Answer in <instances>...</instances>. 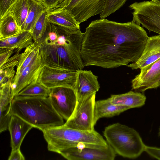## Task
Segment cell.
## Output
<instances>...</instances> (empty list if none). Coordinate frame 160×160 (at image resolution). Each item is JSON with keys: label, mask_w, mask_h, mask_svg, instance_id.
<instances>
[{"label": "cell", "mask_w": 160, "mask_h": 160, "mask_svg": "<svg viewBox=\"0 0 160 160\" xmlns=\"http://www.w3.org/2000/svg\"><path fill=\"white\" fill-rule=\"evenodd\" d=\"M148 38L143 28L133 21H93L83 37L81 55L84 66L112 68L127 66L140 57Z\"/></svg>", "instance_id": "6da1fadb"}, {"label": "cell", "mask_w": 160, "mask_h": 160, "mask_svg": "<svg viewBox=\"0 0 160 160\" xmlns=\"http://www.w3.org/2000/svg\"><path fill=\"white\" fill-rule=\"evenodd\" d=\"M10 113L42 131L64 124L63 119L55 110L49 97L14 98Z\"/></svg>", "instance_id": "7a4b0ae2"}, {"label": "cell", "mask_w": 160, "mask_h": 160, "mask_svg": "<svg viewBox=\"0 0 160 160\" xmlns=\"http://www.w3.org/2000/svg\"><path fill=\"white\" fill-rule=\"evenodd\" d=\"M83 34L81 32L64 46L42 43L40 50L44 66L61 70L82 69L84 67L81 55Z\"/></svg>", "instance_id": "3957f363"}, {"label": "cell", "mask_w": 160, "mask_h": 160, "mask_svg": "<svg viewBox=\"0 0 160 160\" xmlns=\"http://www.w3.org/2000/svg\"><path fill=\"white\" fill-rule=\"evenodd\" d=\"M49 151L58 153L61 150L75 144L83 143L107 146L108 144L98 132L82 131L61 126L47 128L42 131Z\"/></svg>", "instance_id": "277c9868"}, {"label": "cell", "mask_w": 160, "mask_h": 160, "mask_svg": "<svg viewBox=\"0 0 160 160\" xmlns=\"http://www.w3.org/2000/svg\"><path fill=\"white\" fill-rule=\"evenodd\" d=\"M103 135L116 153L124 158H136L144 152L145 145L134 129L117 123L106 127Z\"/></svg>", "instance_id": "5b68a950"}, {"label": "cell", "mask_w": 160, "mask_h": 160, "mask_svg": "<svg viewBox=\"0 0 160 160\" xmlns=\"http://www.w3.org/2000/svg\"><path fill=\"white\" fill-rule=\"evenodd\" d=\"M58 153L69 160H113L116 154L109 144L105 146L83 143H75Z\"/></svg>", "instance_id": "8992f818"}, {"label": "cell", "mask_w": 160, "mask_h": 160, "mask_svg": "<svg viewBox=\"0 0 160 160\" xmlns=\"http://www.w3.org/2000/svg\"><path fill=\"white\" fill-rule=\"evenodd\" d=\"M96 94L94 93L78 99L72 115L63 125L82 131L95 130L94 127L96 123L94 108Z\"/></svg>", "instance_id": "52a82bcc"}, {"label": "cell", "mask_w": 160, "mask_h": 160, "mask_svg": "<svg viewBox=\"0 0 160 160\" xmlns=\"http://www.w3.org/2000/svg\"><path fill=\"white\" fill-rule=\"evenodd\" d=\"M130 9L133 11L132 20L142 25L149 32L160 35V5L153 1L135 2L131 4Z\"/></svg>", "instance_id": "ba28073f"}, {"label": "cell", "mask_w": 160, "mask_h": 160, "mask_svg": "<svg viewBox=\"0 0 160 160\" xmlns=\"http://www.w3.org/2000/svg\"><path fill=\"white\" fill-rule=\"evenodd\" d=\"M49 98L57 113L63 119L68 120L72 115L78 102L75 88L67 87L52 88Z\"/></svg>", "instance_id": "9c48e42d"}, {"label": "cell", "mask_w": 160, "mask_h": 160, "mask_svg": "<svg viewBox=\"0 0 160 160\" xmlns=\"http://www.w3.org/2000/svg\"><path fill=\"white\" fill-rule=\"evenodd\" d=\"M105 2V0H64L58 7L69 11L80 24L92 17L101 14Z\"/></svg>", "instance_id": "30bf717a"}, {"label": "cell", "mask_w": 160, "mask_h": 160, "mask_svg": "<svg viewBox=\"0 0 160 160\" xmlns=\"http://www.w3.org/2000/svg\"><path fill=\"white\" fill-rule=\"evenodd\" d=\"M77 71L58 70L44 66L38 82L51 89L58 87L75 88Z\"/></svg>", "instance_id": "8fae6325"}, {"label": "cell", "mask_w": 160, "mask_h": 160, "mask_svg": "<svg viewBox=\"0 0 160 160\" xmlns=\"http://www.w3.org/2000/svg\"><path fill=\"white\" fill-rule=\"evenodd\" d=\"M44 66L39 48L33 59L23 69L17 80L12 82L16 84V88L12 92L13 98L27 86L38 82Z\"/></svg>", "instance_id": "7c38bea8"}, {"label": "cell", "mask_w": 160, "mask_h": 160, "mask_svg": "<svg viewBox=\"0 0 160 160\" xmlns=\"http://www.w3.org/2000/svg\"><path fill=\"white\" fill-rule=\"evenodd\" d=\"M140 72L132 80V89L142 92L150 89L160 76V58L141 69Z\"/></svg>", "instance_id": "4fadbf2b"}, {"label": "cell", "mask_w": 160, "mask_h": 160, "mask_svg": "<svg viewBox=\"0 0 160 160\" xmlns=\"http://www.w3.org/2000/svg\"><path fill=\"white\" fill-rule=\"evenodd\" d=\"M160 58V35L148 37L142 54L135 62L127 66L132 69H141Z\"/></svg>", "instance_id": "5bb4252c"}, {"label": "cell", "mask_w": 160, "mask_h": 160, "mask_svg": "<svg viewBox=\"0 0 160 160\" xmlns=\"http://www.w3.org/2000/svg\"><path fill=\"white\" fill-rule=\"evenodd\" d=\"M77 71L75 89L78 100L98 91L100 87L97 76L90 70L81 69Z\"/></svg>", "instance_id": "9a60e30c"}, {"label": "cell", "mask_w": 160, "mask_h": 160, "mask_svg": "<svg viewBox=\"0 0 160 160\" xmlns=\"http://www.w3.org/2000/svg\"><path fill=\"white\" fill-rule=\"evenodd\" d=\"M12 81L9 80L0 85V132L8 129L12 115L10 111L13 99L11 85Z\"/></svg>", "instance_id": "2e32d148"}, {"label": "cell", "mask_w": 160, "mask_h": 160, "mask_svg": "<svg viewBox=\"0 0 160 160\" xmlns=\"http://www.w3.org/2000/svg\"><path fill=\"white\" fill-rule=\"evenodd\" d=\"M33 126L19 117L12 115L8 129L11 136L12 151L20 148L24 138Z\"/></svg>", "instance_id": "e0dca14e"}, {"label": "cell", "mask_w": 160, "mask_h": 160, "mask_svg": "<svg viewBox=\"0 0 160 160\" xmlns=\"http://www.w3.org/2000/svg\"><path fill=\"white\" fill-rule=\"evenodd\" d=\"M47 18L49 23L70 29H80V24L72 14L64 8L58 7L47 11Z\"/></svg>", "instance_id": "ac0fdd59"}, {"label": "cell", "mask_w": 160, "mask_h": 160, "mask_svg": "<svg viewBox=\"0 0 160 160\" xmlns=\"http://www.w3.org/2000/svg\"><path fill=\"white\" fill-rule=\"evenodd\" d=\"M33 41L31 31H21L16 35L0 39V52L12 49L20 52L33 43Z\"/></svg>", "instance_id": "d6986e66"}, {"label": "cell", "mask_w": 160, "mask_h": 160, "mask_svg": "<svg viewBox=\"0 0 160 160\" xmlns=\"http://www.w3.org/2000/svg\"><path fill=\"white\" fill-rule=\"evenodd\" d=\"M130 108L126 106L112 103L110 98L95 101L94 117L96 123L100 118H109L119 115Z\"/></svg>", "instance_id": "ffe728a7"}, {"label": "cell", "mask_w": 160, "mask_h": 160, "mask_svg": "<svg viewBox=\"0 0 160 160\" xmlns=\"http://www.w3.org/2000/svg\"><path fill=\"white\" fill-rule=\"evenodd\" d=\"M109 98L112 103L126 106L130 109L142 107L145 104L146 99L144 94L131 91L123 94L112 95Z\"/></svg>", "instance_id": "44dd1931"}, {"label": "cell", "mask_w": 160, "mask_h": 160, "mask_svg": "<svg viewBox=\"0 0 160 160\" xmlns=\"http://www.w3.org/2000/svg\"><path fill=\"white\" fill-rule=\"evenodd\" d=\"M29 8L26 19L21 28V31L31 32L36 21L46 8L41 2L35 0H28Z\"/></svg>", "instance_id": "7402d4cb"}, {"label": "cell", "mask_w": 160, "mask_h": 160, "mask_svg": "<svg viewBox=\"0 0 160 160\" xmlns=\"http://www.w3.org/2000/svg\"><path fill=\"white\" fill-rule=\"evenodd\" d=\"M39 40L34 41L20 54L12 82H15L23 69L30 63L39 49Z\"/></svg>", "instance_id": "603a6c76"}, {"label": "cell", "mask_w": 160, "mask_h": 160, "mask_svg": "<svg viewBox=\"0 0 160 160\" xmlns=\"http://www.w3.org/2000/svg\"><path fill=\"white\" fill-rule=\"evenodd\" d=\"M50 92L51 89L38 82L27 86L14 98H47L49 97Z\"/></svg>", "instance_id": "cb8c5ba5"}, {"label": "cell", "mask_w": 160, "mask_h": 160, "mask_svg": "<svg viewBox=\"0 0 160 160\" xmlns=\"http://www.w3.org/2000/svg\"><path fill=\"white\" fill-rule=\"evenodd\" d=\"M21 31L11 14L8 12L0 21V39L16 35Z\"/></svg>", "instance_id": "d4e9b609"}, {"label": "cell", "mask_w": 160, "mask_h": 160, "mask_svg": "<svg viewBox=\"0 0 160 160\" xmlns=\"http://www.w3.org/2000/svg\"><path fill=\"white\" fill-rule=\"evenodd\" d=\"M29 8L28 0H18L9 11L21 29L27 18Z\"/></svg>", "instance_id": "484cf974"}, {"label": "cell", "mask_w": 160, "mask_h": 160, "mask_svg": "<svg viewBox=\"0 0 160 160\" xmlns=\"http://www.w3.org/2000/svg\"><path fill=\"white\" fill-rule=\"evenodd\" d=\"M47 11L43 12L39 17L31 31L34 42L40 40L45 34L48 24Z\"/></svg>", "instance_id": "4316f807"}, {"label": "cell", "mask_w": 160, "mask_h": 160, "mask_svg": "<svg viewBox=\"0 0 160 160\" xmlns=\"http://www.w3.org/2000/svg\"><path fill=\"white\" fill-rule=\"evenodd\" d=\"M127 0H105L104 8L100 15V19H104L121 8Z\"/></svg>", "instance_id": "83f0119b"}, {"label": "cell", "mask_w": 160, "mask_h": 160, "mask_svg": "<svg viewBox=\"0 0 160 160\" xmlns=\"http://www.w3.org/2000/svg\"><path fill=\"white\" fill-rule=\"evenodd\" d=\"M16 72L14 68H8L0 70V85L9 80L13 82Z\"/></svg>", "instance_id": "f1b7e54d"}, {"label": "cell", "mask_w": 160, "mask_h": 160, "mask_svg": "<svg viewBox=\"0 0 160 160\" xmlns=\"http://www.w3.org/2000/svg\"><path fill=\"white\" fill-rule=\"evenodd\" d=\"M18 0H0V18L7 14Z\"/></svg>", "instance_id": "f546056e"}, {"label": "cell", "mask_w": 160, "mask_h": 160, "mask_svg": "<svg viewBox=\"0 0 160 160\" xmlns=\"http://www.w3.org/2000/svg\"><path fill=\"white\" fill-rule=\"evenodd\" d=\"M20 52H16L15 54L9 58L3 65L0 67V70L17 67L20 56L21 54L19 53Z\"/></svg>", "instance_id": "4dcf8cb0"}, {"label": "cell", "mask_w": 160, "mask_h": 160, "mask_svg": "<svg viewBox=\"0 0 160 160\" xmlns=\"http://www.w3.org/2000/svg\"><path fill=\"white\" fill-rule=\"evenodd\" d=\"M144 152L150 156L160 160V148L145 145Z\"/></svg>", "instance_id": "1f68e13d"}, {"label": "cell", "mask_w": 160, "mask_h": 160, "mask_svg": "<svg viewBox=\"0 0 160 160\" xmlns=\"http://www.w3.org/2000/svg\"><path fill=\"white\" fill-rule=\"evenodd\" d=\"M64 0H44L43 3L47 11L58 8Z\"/></svg>", "instance_id": "d6a6232c"}, {"label": "cell", "mask_w": 160, "mask_h": 160, "mask_svg": "<svg viewBox=\"0 0 160 160\" xmlns=\"http://www.w3.org/2000/svg\"><path fill=\"white\" fill-rule=\"evenodd\" d=\"M14 49H10L0 52V67L3 65L14 52Z\"/></svg>", "instance_id": "836d02e7"}, {"label": "cell", "mask_w": 160, "mask_h": 160, "mask_svg": "<svg viewBox=\"0 0 160 160\" xmlns=\"http://www.w3.org/2000/svg\"><path fill=\"white\" fill-rule=\"evenodd\" d=\"M25 158L18 148L13 151H12L9 157L8 160H24Z\"/></svg>", "instance_id": "e575fe53"}, {"label": "cell", "mask_w": 160, "mask_h": 160, "mask_svg": "<svg viewBox=\"0 0 160 160\" xmlns=\"http://www.w3.org/2000/svg\"><path fill=\"white\" fill-rule=\"evenodd\" d=\"M160 87V76L151 86L150 89L156 88Z\"/></svg>", "instance_id": "d590c367"}, {"label": "cell", "mask_w": 160, "mask_h": 160, "mask_svg": "<svg viewBox=\"0 0 160 160\" xmlns=\"http://www.w3.org/2000/svg\"><path fill=\"white\" fill-rule=\"evenodd\" d=\"M35 0L39 2H40L42 4H43V2H44V0Z\"/></svg>", "instance_id": "8d00e7d4"}, {"label": "cell", "mask_w": 160, "mask_h": 160, "mask_svg": "<svg viewBox=\"0 0 160 160\" xmlns=\"http://www.w3.org/2000/svg\"><path fill=\"white\" fill-rule=\"evenodd\" d=\"M158 134L159 136L160 137V127L159 128Z\"/></svg>", "instance_id": "74e56055"}]
</instances>
